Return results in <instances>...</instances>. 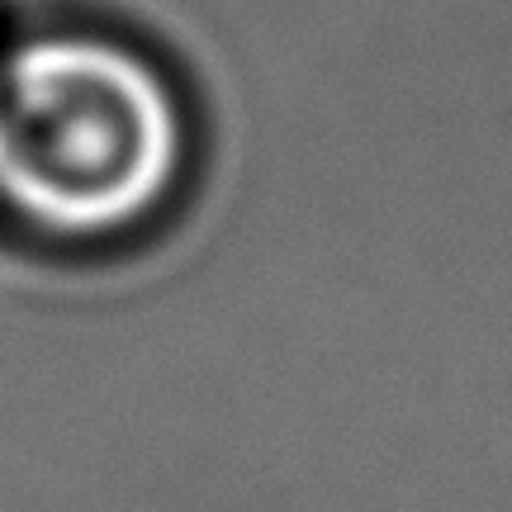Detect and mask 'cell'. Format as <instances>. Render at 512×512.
Instances as JSON below:
<instances>
[{
  "label": "cell",
  "mask_w": 512,
  "mask_h": 512,
  "mask_svg": "<svg viewBox=\"0 0 512 512\" xmlns=\"http://www.w3.org/2000/svg\"><path fill=\"white\" fill-rule=\"evenodd\" d=\"M195 171L181 81L100 24L0 43V228L62 256L152 233Z\"/></svg>",
  "instance_id": "obj_1"
}]
</instances>
